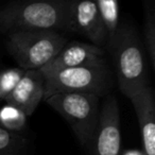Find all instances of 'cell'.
I'll list each match as a JSON object with an SVG mask.
<instances>
[{"label":"cell","instance_id":"obj_8","mask_svg":"<svg viewBox=\"0 0 155 155\" xmlns=\"http://www.w3.org/2000/svg\"><path fill=\"white\" fill-rule=\"evenodd\" d=\"M104 54L105 50L91 44L67 41L58 55L39 70L41 73H48L74 67L103 65L106 64Z\"/></svg>","mask_w":155,"mask_h":155},{"label":"cell","instance_id":"obj_15","mask_svg":"<svg viewBox=\"0 0 155 155\" xmlns=\"http://www.w3.org/2000/svg\"><path fill=\"white\" fill-rule=\"evenodd\" d=\"M26 146V140L18 134L0 127V155H19L20 151Z\"/></svg>","mask_w":155,"mask_h":155},{"label":"cell","instance_id":"obj_9","mask_svg":"<svg viewBox=\"0 0 155 155\" xmlns=\"http://www.w3.org/2000/svg\"><path fill=\"white\" fill-rule=\"evenodd\" d=\"M44 94L45 79L41 70H26L5 102L20 110L28 117L34 113L41 100H44Z\"/></svg>","mask_w":155,"mask_h":155},{"label":"cell","instance_id":"obj_4","mask_svg":"<svg viewBox=\"0 0 155 155\" xmlns=\"http://www.w3.org/2000/svg\"><path fill=\"white\" fill-rule=\"evenodd\" d=\"M45 101L64 117L81 146H91L99 124L100 97L93 94H58Z\"/></svg>","mask_w":155,"mask_h":155},{"label":"cell","instance_id":"obj_14","mask_svg":"<svg viewBox=\"0 0 155 155\" xmlns=\"http://www.w3.org/2000/svg\"><path fill=\"white\" fill-rule=\"evenodd\" d=\"M25 71L26 70L19 67L7 68L0 71V101L5 102L11 95L22 78Z\"/></svg>","mask_w":155,"mask_h":155},{"label":"cell","instance_id":"obj_2","mask_svg":"<svg viewBox=\"0 0 155 155\" xmlns=\"http://www.w3.org/2000/svg\"><path fill=\"white\" fill-rule=\"evenodd\" d=\"M110 53L114 56L119 88L125 97L130 98L148 86V65L133 27L120 26L116 46Z\"/></svg>","mask_w":155,"mask_h":155},{"label":"cell","instance_id":"obj_13","mask_svg":"<svg viewBox=\"0 0 155 155\" xmlns=\"http://www.w3.org/2000/svg\"><path fill=\"white\" fill-rule=\"evenodd\" d=\"M144 9V41L146 49L152 67H155V8L154 1L143 2Z\"/></svg>","mask_w":155,"mask_h":155},{"label":"cell","instance_id":"obj_6","mask_svg":"<svg viewBox=\"0 0 155 155\" xmlns=\"http://www.w3.org/2000/svg\"><path fill=\"white\" fill-rule=\"evenodd\" d=\"M91 144V155H121L120 112L113 95L105 96L100 107L99 124Z\"/></svg>","mask_w":155,"mask_h":155},{"label":"cell","instance_id":"obj_12","mask_svg":"<svg viewBox=\"0 0 155 155\" xmlns=\"http://www.w3.org/2000/svg\"><path fill=\"white\" fill-rule=\"evenodd\" d=\"M28 117L20 110L9 104H5L0 108V127L10 132L18 134L27 127Z\"/></svg>","mask_w":155,"mask_h":155},{"label":"cell","instance_id":"obj_11","mask_svg":"<svg viewBox=\"0 0 155 155\" xmlns=\"http://www.w3.org/2000/svg\"><path fill=\"white\" fill-rule=\"evenodd\" d=\"M96 5L107 35L105 50L112 52L116 46L121 26L119 24V3L116 0H98Z\"/></svg>","mask_w":155,"mask_h":155},{"label":"cell","instance_id":"obj_7","mask_svg":"<svg viewBox=\"0 0 155 155\" xmlns=\"http://www.w3.org/2000/svg\"><path fill=\"white\" fill-rule=\"evenodd\" d=\"M68 31L83 35L91 45L105 50L107 35L96 1H70Z\"/></svg>","mask_w":155,"mask_h":155},{"label":"cell","instance_id":"obj_5","mask_svg":"<svg viewBox=\"0 0 155 155\" xmlns=\"http://www.w3.org/2000/svg\"><path fill=\"white\" fill-rule=\"evenodd\" d=\"M43 75L44 100L58 94L70 93L93 94L101 98L110 95L112 87V78L106 64L63 69Z\"/></svg>","mask_w":155,"mask_h":155},{"label":"cell","instance_id":"obj_1","mask_svg":"<svg viewBox=\"0 0 155 155\" xmlns=\"http://www.w3.org/2000/svg\"><path fill=\"white\" fill-rule=\"evenodd\" d=\"M69 5L64 0L10 3L0 9V31H68Z\"/></svg>","mask_w":155,"mask_h":155},{"label":"cell","instance_id":"obj_16","mask_svg":"<svg viewBox=\"0 0 155 155\" xmlns=\"http://www.w3.org/2000/svg\"><path fill=\"white\" fill-rule=\"evenodd\" d=\"M121 155H144V153L139 150H127L121 152Z\"/></svg>","mask_w":155,"mask_h":155},{"label":"cell","instance_id":"obj_10","mask_svg":"<svg viewBox=\"0 0 155 155\" xmlns=\"http://www.w3.org/2000/svg\"><path fill=\"white\" fill-rule=\"evenodd\" d=\"M141 132L144 155H155V100L151 86H144L129 98Z\"/></svg>","mask_w":155,"mask_h":155},{"label":"cell","instance_id":"obj_3","mask_svg":"<svg viewBox=\"0 0 155 155\" xmlns=\"http://www.w3.org/2000/svg\"><path fill=\"white\" fill-rule=\"evenodd\" d=\"M67 44L56 31H16L9 33L7 47L18 67L39 70L48 65Z\"/></svg>","mask_w":155,"mask_h":155}]
</instances>
